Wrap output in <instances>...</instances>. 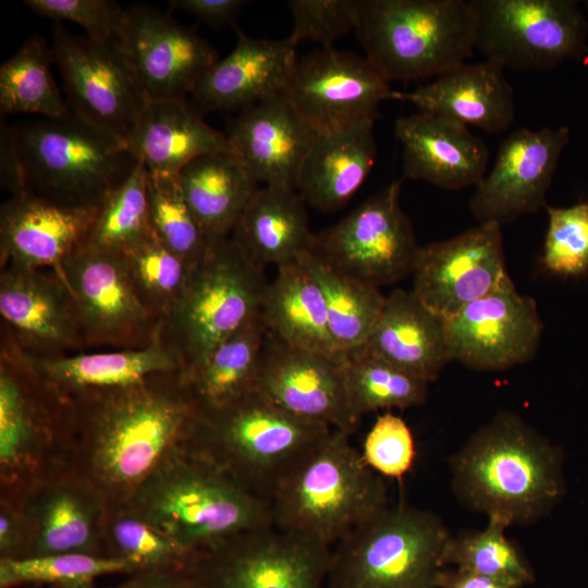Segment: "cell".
I'll list each match as a JSON object with an SVG mask.
<instances>
[{
	"instance_id": "cell-18",
	"label": "cell",
	"mask_w": 588,
	"mask_h": 588,
	"mask_svg": "<svg viewBox=\"0 0 588 588\" xmlns=\"http://www.w3.org/2000/svg\"><path fill=\"white\" fill-rule=\"evenodd\" d=\"M443 321L451 360L482 371L530 360L543 330L536 301L515 285L479 298Z\"/></svg>"
},
{
	"instance_id": "cell-4",
	"label": "cell",
	"mask_w": 588,
	"mask_h": 588,
	"mask_svg": "<svg viewBox=\"0 0 588 588\" xmlns=\"http://www.w3.org/2000/svg\"><path fill=\"white\" fill-rule=\"evenodd\" d=\"M0 348V498L19 502L72 468L74 405L26 364L3 332Z\"/></svg>"
},
{
	"instance_id": "cell-47",
	"label": "cell",
	"mask_w": 588,
	"mask_h": 588,
	"mask_svg": "<svg viewBox=\"0 0 588 588\" xmlns=\"http://www.w3.org/2000/svg\"><path fill=\"white\" fill-rule=\"evenodd\" d=\"M287 7L293 29L287 37L294 45L308 40L333 47L341 36L356 30L360 0H291Z\"/></svg>"
},
{
	"instance_id": "cell-1",
	"label": "cell",
	"mask_w": 588,
	"mask_h": 588,
	"mask_svg": "<svg viewBox=\"0 0 588 588\" xmlns=\"http://www.w3.org/2000/svg\"><path fill=\"white\" fill-rule=\"evenodd\" d=\"M69 396L76 436L72 468L95 486L108 507L126 504L188 448L200 416L180 370Z\"/></svg>"
},
{
	"instance_id": "cell-23",
	"label": "cell",
	"mask_w": 588,
	"mask_h": 588,
	"mask_svg": "<svg viewBox=\"0 0 588 588\" xmlns=\"http://www.w3.org/2000/svg\"><path fill=\"white\" fill-rule=\"evenodd\" d=\"M225 135L230 151L257 183L294 191L317 137L282 94L240 111Z\"/></svg>"
},
{
	"instance_id": "cell-39",
	"label": "cell",
	"mask_w": 588,
	"mask_h": 588,
	"mask_svg": "<svg viewBox=\"0 0 588 588\" xmlns=\"http://www.w3.org/2000/svg\"><path fill=\"white\" fill-rule=\"evenodd\" d=\"M102 540L106 556L127 563L134 573L192 568L199 555L126 506L107 509Z\"/></svg>"
},
{
	"instance_id": "cell-35",
	"label": "cell",
	"mask_w": 588,
	"mask_h": 588,
	"mask_svg": "<svg viewBox=\"0 0 588 588\" xmlns=\"http://www.w3.org/2000/svg\"><path fill=\"white\" fill-rule=\"evenodd\" d=\"M177 181L210 248L231 236L258 188L230 150L195 158L180 170Z\"/></svg>"
},
{
	"instance_id": "cell-44",
	"label": "cell",
	"mask_w": 588,
	"mask_h": 588,
	"mask_svg": "<svg viewBox=\"0 0 588 588\" xmlns=\"http://www.w3.org/2000/svg\"><path fill=\"white\" fill-rule=\"evenodd\" d=\"M121 257L134 292L160 323L180 299L191 269L154 234Z\"/></svg>"
},
{
	"instance_id": "cell-49",
	"label": "cell",
	"mask_w": 588,
	"mask_h": 588,
	"mask_svg": "<svg viewBox=\"0 0 588 588\" xmlns=\"http://www.w3.org/2000/svg\"><path fill=\"white\" fill-rule=\"evenodd\" d=\"M362 454L370 468L382 477L400 479L415 462L413 433L400 416L387 412L376 418L365 438Z\"/></svg>"
},
{
	"instance_id": "cell-25",
	"label": "cell",
	"mask_w": 588,
	"mask_h": 588,
	"mask_svg": "<svg viewBox=\"0 0 588 588\" xmlns=\"http://www.w3.org/2000/svg\"><path fill=\"white\" fill-rule=\"evenodd\" d=\"M98 209L69 207L29 189L13 194L0 209L1 267L49 268L82 245Z\"/></svg>"
},
{
	"instance_id": "cell-48",
	"label": "cell",
	"mask_w": 588,
	"mask_h": 588,
	"mask_svg": "<svg viewBox=\"0 0 588 588\" xmlns=\"http://www.w3.org/2000/svg\"><path fill=\"white\" fill-rule=\"evenodd\" d=\"M37 15L57 23L71 22L81 26L95 41H119L127 12L110 0H25Z\"/></svg>"
},
{
	"instance_id": "cell-55",
	"label": "cell",
	"mask_w": 588,
	"mask_h": 588,
	"mask_svg": "<svg viewBox=\"0 0 588 588\" xmlns=\"http://www.w3.org/2000/svg\"><path fill=\"white\" fill-rule=\"evenodd\" d=\"M49 588H96L94 583H86V584H74V585H54L49 586Z\"/></svg>"
},
{
	"instance_id": "cell-53",
	"label": "cell",
	"mask_w": 588,
	"mask_h": 588,
	"mask_svg": "<svg viewBox=\"0 0 588 588\" xmlns=\"http://www.w3.org/2000/svg\"><path fill=\"white\" fill-rule=\"evenodd\" d=\"M108 588H204L192 568L137 572Z\"/></svg>"
},
{
	"instance_id": "cell-5",
	"label": "cell",
	"mask_w": 588,
	"mask_h": 588,
	"mask_svg": "<svg viewBox=\"0 0 588 588\" xmlns=\"http://www.w3.org/2000/svg\"><path fill=\"white\" fill-rule=\"evenodd\" d=\"M331 431L255 391L224 406L200 409L191 448L270 504L280 485Z\"/></svg>"
},
{
	"instance_id": "cell-16",
	"label": "cell",
	"mask_w": 588,
	"mask_h": 588,
	"mask_svg": "<svg viewBox=\"0 0 588 588\" xmlns=\"http://www.w3.org/2000/svg\"><path fill=\"white\" fill-rule=\"evenodd\" d=\"M282 95L317 134L376 120L394 89L366 57L320 48L297 60Z\"/></svg>"
},
{
	"instance_id": "cell-30",
	"label": "cell",
	"mask_w": 588,
	"mask_h": 588,
	"mask_svg": "<svg viewBox=\"0 0 588 588\" xmlns=\"http://www.w3.org/2000/svg\"><path fill=\"white\" fill-rule=\"evenodd\" d=\"M127 146L149 172L173 175L195 158L230 150L225 133L184 99L148 100Z\"/></svg>"
},
{
	"instance_id": "cell-54",
	"label": "cell",
	"mask_w": 588,
	"mask_h": 588,
	"mask_svg": "<svg viewBox=\"0 0 588 588\" xmlns=\"http://www.w3.org/2000/svg\"><path fill=\"white\" fill-rule=\"evenodd\" d=\"M436 588H522L499 579L460 568L444 567L438 575Z\"/></svg>"
},
{
	"instance_id": "cell-31",
	"label": "cell",
	"mask_w": 588,
	"mask_h": 588,
	"mask_svg": "<svg viewBox=\"0 0 588 588\" xmlns=\"http://www.w3.org/2000/svg\"><path fill=\"white\" fill-rule=\"evenodd\" d=\"M373 120L317 134L303 164L297 192L321 211L343 207L360 188L377 156Z\"/></svg>"
},
{
	"instance_id": "cell-50",
	"label": "cell",
	"mask_w": 588,
	"mask_h": 588,
	"mask_svg": "<svg viewBox=\"0 0 588 588\" xmlns=\"http://www.w3.org/2000/svg\"><path fill=\"white\" fill-rule=\"evenodd\" d=\"M32 546V529L22 504L0 498V559L29 558Z\"/></svg>"
},
{
	"instance_id": "cell-56",
	"label": "cell",
	"mask_w": 588,
	"mask_h": 588,
	"mask_svg": "<svg viewBox=\"0 0 588 588\" xmlns=\"http://www.w3.org/2000/svg\"><path fill=\"white\" fill-rule=\"evenodd\" d=\"M584 4H585V7L587 9V12H588V0L584 1Z\"/></svg>"
},
{
	"instance_id": "cell-8",
	"label": "cell",
	"mask_w": 588,
	"mask_h": 588,
	"mask_svg": "<svg viewBox=\"0 0 588 588\" xmlns=\"http://www.w3.org/2000/svg\"><path fill=\"white\" fill-rule=\"evenodd\" d=\"M356 32L365 57L389 82L437 77L476 48L465 0H360Z\"/></svg>"
},
{
	"instance_id": "cell-9",
	"label": "cell",
	"mask_w": 588,
	"mask_h": 588,
	"mask_svg": "<svg viewBox=\"0 0 588 588\" xmlns=\"http://www.w3.org/2000/svg\"><path fill=\"white\" fill-rule=\"evenodd\" d=\"M452 534L433 512L389 504L332 550L330 588H436Z\"/></svg>"
},
{
	"instance_id": "cell-3",
	"label": "cell",
	"mask_w": 588,
	"mask_h": 588,
	"mask_svg": "<svg viewBox=\"0 0 588 588\" xmlns=\"http://www.w3.org/2000/svg\"><path fill=\"white\" fill-rule=\"evenodd\" d=\"M199 554L272 524L270 504L191 445L162 465L124 505Z\"/></svg>"
},
{
	"instance_id": "cell-27",
	"label": "cell",
	"mask_w": 588,
	"mask_h": 588,
	"mask_svg": "<svg viewBox=\"0 0 588 588\" xmlns=\"http://www.w3.org/2000/svg\"><path fill=\"white\" fill-rule=\"evenodd\" d=\"M234 28V49L208 70L192 93L199 113L242 111L282 94L298 60L296 45L289 38H254Z\"/></svg>"
},
{
	"instance_id": "cell-52",
	"label": "cell",
	"mask_w": 588,
	"mask_h": 588,
	"mask_svg": "<svg viewBox=\"0 0 588 588\" xmlns=\"http://www.w3.org/2000/svg\"><path fill=\"white\" fill-rule=\"evenodd\" d=\"M0 183L1 188L10 191L12 195L26 189L13 126L3 121H1L0 132Z\"/></svg>"
},
{
	"instance_id": "cell-36",
	"label": "cell",
	"mask_w": 588,
	"mask_h": 588,
	"mask_svg": "<svg viewBox=\"0 0 588 588\" xmlns=\"http://www.w3.org/2000/svg\"><path fill=\"white\" fill-rule=\"evenodd\" d=\"M267 334L258 313L218 344L189 375L182 376L200 409L224 406L256 391Z\"/></svg>"
},
{
	"instance_id": "cell-32",
	"label": "cell",
	"mask_w": 588,
	"mask_h": 588,
	"mask_svg": "<svg viewBox=\"0 0 588 588\" xmlns=\"http://www.w3.org/2000/svg\"><path fill=\"white\" fill-rule=\"evenodd\" d=\"M305 204L297 191L258 187L230 237L261 269L297 261L315 240Z\"/></svg>"
},
{
	"instance_id": "cell-38",
	"label": "cell",
	"mask_w": 588,
	"mask_h": 588,
	"mask_svg": "<svg viewBox=\"0 0 588 588\" xmlns=\"http://www.w3.org/2000/svg\"><path fill=\"white\" fill-rule=\"evenodd\" d=\"M52 49L32 36L0 68L1 114L32 113L45 119L70 117L51 73Z\"/></svg>"
},
{
	"instance_id": "cell-12",
	"label": "cell",
	"mask_w": 588,
	"mask_h": 588,
	"mask_svg": "<svg viewBox=\"0 0 588 588\" xmlns=\"http://www.w3.org/2000/svg\"><path fill=\"white\" fill-rule=\"evenodd\" d=\"M402 181L370 196L338 223L315 234L311 253L376 287L412 274L420 246L400 203Z\"/></svg>"
},
{
	"instance_id": "cell-6",
	"label": "cell",
	"mask_w": 588,
	"mask_h": 588,
	"mask_svg": "<svg viewBox=\"0 0 588 588\" xmlns=\"http://www.w3.org/2000/svg\"><path fill=\"white\" fill-rule=\"evenodd\" d=\"M388 504L382 476L348 433L332 429L280 485L270 509L275 527L331 547Z\"/></svg>"
},
{
	"instance_id": "cell-26",
	"label": "cell",
	"mask_w": 588,
	"mask_h": 588,
	"mask_svg": "<svg viewBox=\"0 0 588 588\" xmlns=\"http://www.w3.org/2000/svg\"><path fill=\"white\" fill-rule=\"evenodd\" d=\"M394 132L402 147L403 179L455 191L476 187L486 175L489 150L461 122L418 111L399 118Z\"/></svg>"
},
{
	"instance_id": "cell-46",
	"label": "cell",
	"mask_w": 588,
	"mask_h": 588,
	"mask_svg": "<svg viewBox=\"0 0 588 588\" xmlns=\"http://www.w3.org/2000/svg\"><path fill=\"white\" fill-rule=\"evenodd\" d=\"M548 228L541 262L561 277H580L588 271V201L569 207L546 206Z\"/></svg>"
},
{
	"instance_id": "cell-20",
	"label": "cell",
	"mask_w": 588,
	"mask_h": 588,
	"mask_svg": "<svg viewBox=\"0 0 588 588\" xmlns=\"http://www.w3.org/2000/svg\"><path fill=\"white\" fill-rule=\"evenodd\" d=\"M0 315L1 331L26 355L85 352L75 301L53 269L1 267Z\"/></svg>"
},
{
	"instance_id": "cell-40",
	"label": "cell",
	"mask_w": 588,
	"mask_h": 588,
	"mask_svg": "<svg viewBox=\"0 0 588 588\" xmlns=\"http://www.w3.org/2000/svg\"><path fill=\"white\" fill-rule=\"evenodd\" d=\"M151 235L147 168L139 161L130 176L101 204L83 245L122 255Z\"/></svg>"
},
{
	"instance_id": "cell-34",
	"label": "cell",
	"mask_w": 588,
	"mask_h": 588,
	"mask_svg": "<svg viewBox=\"0 0 588 588\" xmlns=\"http://www.w3.org/2000/svg\"><path fill=\"white\" fill-rule=\"evenodd\" d=\"M20 353L37 375L66 395L131 385L155 373L180 370L176 358L158 339L149 346L136 350L82 352L56 357Z\"/></svg>"
},
{
	"instance_id": "cell-42",
	"label": "cell",
	"mask_w": 588,
	"mask_h": 588,
	"mask_svg": "<svg viewBox=\"0 0 588 588\" xmlns=\"http://www.w3.org/2000/svg\"><path fill=\"white\" fill-rule=\"evenodd\" d=\"M344 373L351 404L365 413L422 405L429 382L381 358L360 351L347 357Z\"/></svg>"
},
{
	"instance_id": "cell-43",
	"label": "cell",
	"mask_w": 588,
	"mask_h": 588,
	"mask_svg": "<svg viewBox=\"0 0 588 588\" xmlns=\"http://www.w3.org/2000/svg\"><path fill=\"white\" fill-rule=\"evenodd\" d=\"M148 216L152 234L180 256L192 270L210 247L192 212L177 175L147 170Z\"/></svg>"
},
{
	"instance_id": "cell-13",
	"label": "cell",
	"mask_w": 588,
	"mask_h": 588,
	"mask_svg": "<svg viewBox=\"0 0 588 588\" xmlns=\"http://www.w3.org/2000/svg\"><path fill=\"white\" fill-rule=\"evenodd\" d=\"M58 65L72 113L127 145L148 98L119 41L53 28Z\"/></svg>"
},
{
	"instance_id": "cell-29",
	"label": "cell",
	"mask_w": 588,
	"mask_h": 588,
	"mask_svg": "<svg viewBox=\"0 0 588 588\" xmlns=\"http://www.w3.org/2000/svg\"><path fill=\"white\" fill-rule=\"evenodd\" d=\"M427 382L451 362L445 324L413 293L395 289L388 296L363 350Z\"/></svg>"
},
{
	"instance_id": "cell-14",
	"label": "cell",
	"mask_w": 588,
	"mask_h": 588,
	"mask_svg": "<svg viewBox=\"0 0 588 588\" xmlns=\"http://www.w3.org/2000/svg\"><path fill=\"white\" fill-rule=\"evenodd\" d=\"M332 549L273 524L237 534L199 553L204 588H321Z\"/></svg>"
},
{
	"instance_id": "cell-10",
	"label": "cell",
	"mask_w": 588,
	"mask_h": 588,
	"mask_svg": "<svg viewBox=\"0 0 588 588\" xmlns=\"http://www.w3.org/2000/svg\"><path fill=\"white\" fill-rule=\"evenodd\" d=\"M267 285L264 269L231 237L209 249L158 327L157 339L176 358L183 377L260 313Z\"/></svg>"
},
{
	"instance_id": "cell-22",
	"label": "cell",
	"mask_w": 588,
	"mask_h": 588,
	"mask_svg": "<svg viewBox=\"0 0 588 588\" xmlns=\"http://www.w3.org/2000/svg\"><path fill=\"white\" fill-rule=\"evenodd\" d=\"M126 12L120 45L148 100L192 94L219 60L215 48L156 9L135 5Z\"/></svg>"
},
{
	"instance_id": "cell-33",
	"label": "cell",
	"mask_w": 588,
	"mask_h": 588,
	"mask_svg": "<svg viewBox=\"0 0 588 588\" xmlns=\"http://www.w3.org/2000/svg\"><path fill=\"white\" fill-rule=\"evenodd\" d=\"M277 270L260 309L268 331L293 347L345 363L347 358L331 338L324 297L315 277L301 260Z\"/></svg>"
},
{
	"instance_id": "cell-11",
	"label": "cell",
	"mask_w": 588,
	"mask_h": 588,
	"mask_svg": "<svg viewBox=\"0 0 588 588\" xmlns=\"http://www.w3.org/2000/svg\"><path fill=\"white\" fill-rule=\"evenodd\" d=\"M475 47L503 69L547 70L588 58V20L573 0H469Z\"/></svg>"
},
{
	"instance_id": "cell-15",
	"label": "cell",
	"mask_w": 588,
	"mask_h": 588,
	"mask_svg": "<svg viewBox=\"0 0 588 588\" xmlns=\"http://www.w3.org/2000/svg\"><path fill=\"white\" fill-rule=\"evenodd\" d=\"M58 273L76 304L84 350H136L152 344L159 322L137 297L121 255L79 245Z\"/></svg>"
},
{
	"instance_id": "cell-2",
	"label": "cell",
	"mask_w": 588,
	"mask_h": 588,
	"mask_svg": "<svg viewBox=\"0 0 588 588\" xmlns=\"http://www.w3.org/2000/svg\"><path fill=\"white\" fill-rule=\"evenodd\" d=\"M450 464L458 501L509 527L546 517L566 490L563 451L509 411L471 433Z\"/></svg>"
},
{
	"instance_id": "cell-17",
	"label": "cell",
	"mask_w": 588,
	"mask_h": 588,
	"mask_svg": "<svg viewBox=\"0 0 588 588\" xmlns=\"http://www.w3.org/2000/svg\"><path fill=\"white\" fill-rule=\"evenodd\" d=\"M412 274L413 293L443 320L514 285L506 269L501 226L493 223L420 246Z\"/></svg>"
},
{
	"instance_id": "cell-45",
	"label": "cell",
	"mask_w": 588,
	"mask_h": 588,
	"mask_svg": "<svg viewBox=\"0 0 588 588\" xmlns=\"http://www.w3.org/2000/svg\"><path fill=\"white\" fill-rule=\"evenodd\" d=\"M117 573L131 575L134 569L120 560L84 553L0 559V588L25 584H86L94 583L97 577Z\"/></svg>"
},
{
	"instance_id": "cell-7",
	"label": "cell",
	"mask_w": 588,
	"mask_h": 588,
	"mask_svg": "<svg viewBox=\"0 0 588 588\" xmlns=\"http://www.w3.org/2000/svg\"><path fill=\"white\" fill-rule=\"evenodd\" d=\"M13 130L26 189L60 205L99 209L139 162L125 143L74 113Z\"/></svg>"
},
{
	"instance_id": "cell-24",
	"label": "cell",
	"mask_w": 588,
	"mask_h": 588,
	"mask_svg": "<svg viewBox=\"0 0 588 588\" xmlns=\"http://www.w3.org/2000/svg\"><path fill=\"white\" fill-rule=\"evenodd\" d=\"M19 502L32 529L29 558L61 553L106 556L102 527L107 502L73 468L39 485Z\"/></svg>"
},
{
	"instance_id": "cell-41",
	"label": "cell",
	"mask_w": 588,
	"mask_h": 588,
	"mask_svg": "<svg viewBox=\"0 0 588 588\" xmlns=\"http://www.w3.org/2000/svg\"><path fill=\"white\" fill-rule=\"evenodd\" d=\"M507 527L499 518H488L482 529L452 535L445 549V567L453 565L522 588L532 584L535 573L519 549L506 536Z\"/></svg>"
},
{
	"instance_id": "cell-19",
	"label": "cell",
	"mask_w": 588,
	"mask_h": 588,
	"mask_svg": "<svg viewBox=\"0 0 588 588\" xmlns=\"http://www.w3.org/2000/svg\"><path fill=\"white\" fill-rule=\"evenodd\" d=\"M568 140L567 126L512 132L470 199L469 208L478 224L502 226L546 207L547 193Z\"/></svg>"
},
{
	"instance_id": "cell-37",
	"label": "cell",
	"mask_w": 588,
	"mask_h": 588,
	"mask_svg": "<svg viewBox=\"0 0 588 588\" xmlns=\"http://www.w3.org/2000/svg\"><path fill=\"white\" fill-rule=\"evenodd\" d=\"M298 260L322 290L329 330L336 350L346 358L363 351L382 311L385 296L379 287L332 268L313 253Z\"/></svg>"
},
{
	"instance_id": "cell-51",
	"label": "cell",
	"mask_w": 588,
	"mask_h": 588,
	"mask_svg": "<svg viewBox=\"0 0 588 588\" xmlns=\"http://www.w3.org/2000/svg\"><path fill=\"white\" fill-rule=\"evenodd\" d=\"M247 3L242 0H172L170 7L184 11L198 21L212 26L230 25L235 27V20L241 9Z\"/></svg>"
},
{
	"instance_id": "cell-28",
	"label": "cell",
	"mask_w": 588,
	"mask_h": 588,
	"mask_svg": "<svg viewBox=\"0 0 588 588\" xmlns=\"http://www.w3.org/2000/svg\"><path fill=\"white\" fill-rule=\"evenodd\" d=\"M393 100L489 133L506 131L515 120L513 87L504 69L489 60L464 62L412 91L394 90Z\"/></svg>"
},
{
	"instance_id": "cell-21",
	"label": "cell",
	"mask_w": 588,
	"mask_h": 588,
	"mask_svg": "<svg viewBox=\"0 0 588 588\" xmlns=\"http://www.w3.org/2000/svg\"><path fill=\"white\" fill-rule=\"evenodd\" d=\"M344 364L293 347L268 331L256 391L298 417L351 434L359 417L351 404Z\"/></svg>"
}]
</instances>
